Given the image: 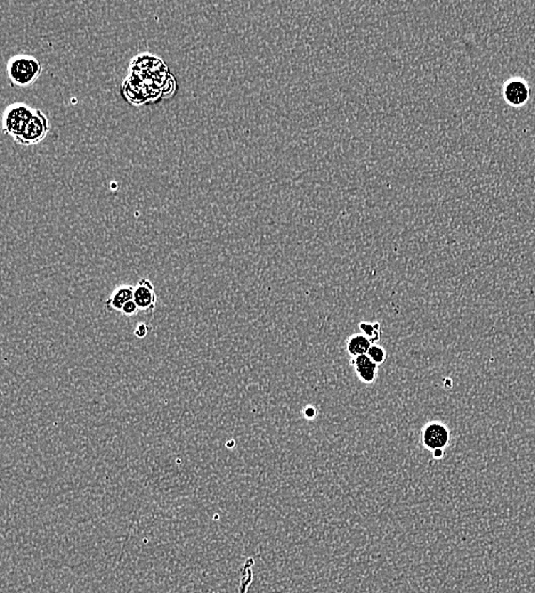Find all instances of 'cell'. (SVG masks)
Wrapping results in <instances>:
<instances>
[{
    "label": "cell",
    "mask_w": 535,
    "mask_h": 593,
    "mask_svg": "<svg viewBox=\"0 0 535 593\" xmlns=\"http://www.w3.org/2000/svg\"><path fill=\"white\" fill-rule=\"evenodd\" d=\"M43 73V65L31 55H15L7 63V75L13 85L18 87L31 86Z\"/></svg>",
    "instance_id": "cell-1"
},
{
    "label": "cell",
    "mask_w": 535,
    "mask_h": 593,
    "mask_svg": "<svg viewBox=\"0 0 535 593\" xmlns=\"http://www.w3.org/2000/svg\"><path fill=\"white\" fill-rule=\"evenodd\" d=\"M35 109L24 103L11 104L3 114L4 133L16 139L23 133L28 124L31 122Z\"/></svg>",
    "instance_id": "cell-2"
},
{
    "label": "cell",
    "mask_w": 535,
    "mask_h": 593,
    "mask_svg": "<svg viewBox=\"0 0 535 593\" xmlns=\"http://www.w3.org/2000/svg\"><path fill=\"white\" fill-rule=\"evenodd\" d=\"M49 128L51 127L46 115L43 114L41 109H35L31 122L28 124L23 133L18 136L14 141L23 146L39 144L49 133Z\"/></svg>",
    "instance_id": "cell-3"
},
{
    "label": "cell",
    "mask_w": 535,
    "mask_h": 593,
    "mask_svg": "<svg viewBox=\"0 0 535 593\" xmlns=\"http://www.w3.org/2000/svg\"><path fill=\"white\" fill-rule=\"evenodd\" d=\"M450 442V430L440 422H429L421 430V443L430 452L444 449Z\"/></svg>",
    "instance_id": "cell-4"
},
{
    "label": "cell",
    "mask_w": 535,
    "mask_h": 593,
    "mask_svg": "<svg viewBox=\"0 0 535 593\" xmlns=\"http://www.w3.org/2000/svg\"><path fill=\"white\" fill-rule=\"evenodd\" d=\"M504 97L512 107H523L531 97L529 84L517 77L507 80L504 86Z\"/></svg>",
    "instance_id": "cell-5"
},
{
    "label": "cell",
    "mask_w": 535,
    "mask_h": 593,
    "mask_svg": "<svg viewBox=\"0 0 535 593\" xmlns=\"http://www.w3.org/2000/svg\"><path fill=\"white\" fill-rule=\"evenodd\" d=\"M134 301L139 311L152 314L157 307V294L154 285L150 279H142L134 290Z\"/></svg>",
    "instance_id": "cell-6"
},
{
    "label": "cell",
    "mask_w": 535,
    "mask_h": 593,
    "mask_svg": "<svg viewBox=\"0 0 535 593\" xmlns=\"http://www.w3.org/2000/svg\"><path fill=\"white\" fill-rule=\"evenodd\" d=\"M134 290L135 287L128 284H121L113 290L111 296L107 298L105 309L107 311H120L130 300H134Z\"/></svg>",
    "instance_id": "cell-7"
},
{
    "label": "cell",
    "mask_w": 535,
    "mask_h": 593,
    "mask_svg": "<svg viewBox=\"0 0 535 593\" xmlns=\"http://www.w3.org/2000/svg\"><path fill=\"white\" fill-rule=\"evenodd\" d=\"M351 364L354 366L356 375H359L363 383H372L376 380L378 365L374 363L371 358H369L368 355L356 356L354 360H351Z\"/></svg>",
    "instance_id": "cell-8"
},
{
    "label": "cell",
    "mask_w": 535,
    "mask_h": 593,
    "mask_svg": "<svg viewBox=\"0 0 535 593\" xmlns=\"http://www.w3.org/2000/svg\"><path fill=\"white\" fill-rule=\"evenodd\" d=\"M371 340L369 339L364 334H354L347 339L346 348L347 353L351 356H360V355L368 354V351L371 347Z\"/></svg>",
    "instance_id": "cell-9"
},
{
    "label": "cell",
    "mask_w": 535,
    "mask_h": 593,
    "mask_svg": "<svg viewBox=\"0 0 535 593\" xmlns=\"http://www.w3.org/2000/svg\"><path fill=\"white\" fill-rule=\"evenodd\" d=\"M369 358H371L374 360V363L379 365V364L383 363V360H386V353L383 351V347L379 345H372L370 347V349L368 351Z\"/></svg>",
    "instance_id": "cell-10"
},
{
    "label": "cell",
    "mask_w": 535,
    "mask_h": 593,
    "mask_svg": "<svg viewBox=\"0 0 535 593\" xmlns=\"http://www.w3.org/2000/svg\"><path fill=\"white\" fill-rule=\"evenodd\" d=\"M360 328L361 330L364 332V336H366L369 339H370V338L376 339V337H378V336H376L378 330H379V328H379L378 324H374V326H372V324H368V323H361Z\"/></svg>",
    "instance_id": "cell-11"
},
{
    "label": "cell",
    "mask_w": 535,
    "mask_h": 593,
    "mask_svg": "<svg viewBox=\"0 0 535 593\" xmlns=\"http://www.w3.org/2000/svg\"><path fill=\"white\" fill-rule=\"evenodd\" d=\"M151 326H149V324H147V323H139V326H136L135 331H134V336L139 338V339H143V338L149 336Z\"/></svg>",
    "instance_id": "cell-12"
},
{
    "label": "cell",
    "mask_w": 535,
    "mask_h": 593,
    "mask_svg": "<svg viewBox=\"0 0 535 593\" xmlns=\"http://www.w3.org/2000/svg\"><path fill=\"white\" fill-rule=\"evenodd\" d=\"M139 306L136 305L135 301L134 300H130L126 305L124 306V309L121 311L122 314L126 315V316H134V315L137 314L139 313Z\"/></svg>",
    "instance_id": "cell-13"
},
{
    "label": "cell",
    "mask_w": 535,
    "mask_h": 593,
    "mask_svg": "<svg viewBox=\"0 0 535 593\" xmlns=\"http://www.w3.org/2000/svg\"><path fill=\"white\" fill-rule=\"evenodd\" d=\"M315 415H317V411L312 406H308L307 409L305 410V415L308 419L314 418Z\"/></svg>",
    "instance_id": "cell-14"
},
{
    "label": "cell",
    "mask_w": 535,
    "mask_h": 593,
    "mask_svg": "<svg viewBox=\"0 0 535 593\" xmlns=\"http://www.w3.org/2000/svg\"><path fill=\"white\" fill-rule=\"evenodd\" d=\"M443 455L444 449H438V451L433 452V456H434L435 459H442L443 458Z\"/></svg>",
    "instance_id": "cell-15"
}]
</instances>
